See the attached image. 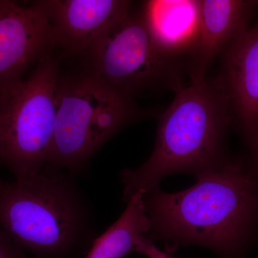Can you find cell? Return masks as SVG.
<instances>
[{"mask_svg": "<svg viewBox=\"0 0 258 258\" xmlns=\"http://www.w3.org/2000/svg\"><path fill=\"white\" fill-rule=\"evenodd\" d=\"M176 193L159 188L142 193L152 223L149 240L171 252L197 244L220 258H242L258 232V176L248 163L227 159Z\"/></svg>", "mask_w": 258, "mask_h": 258, "instance_id": "obj_1", "label": "cell"}, {"mask_svg": "<svg viewBox=\"0 0 258 258\" xmlns=\"http://www.w3.org/2000/svg\"><path fill=\"white\" fill-rule=\"evenodd\" d=\"M257 4L246 0H201L200 36L189 62L191 82L206 79L214 58L249 28Z\"/></svg>", "mask_w": 258, "mask_h": 258, "instance_id": "obj_10", "label": "cell"}, {"mask_svg": "<svg viewBox=\"0 0 258 258\" xmlns=\"http://www.w3.org/2000/svg\"><path fill=\"white\" fill-rule=\"evenodd\" d=\"M88 74L114 92L134 100L147 93L185 87L189 60L168 55L153 42L140 12L115 23L88 51Z\"/></svg>", "mask_w": 258, "mask_h": 258, "instance_id": "obj_6", "label": "cell"}, {"mask_svg": "<svg viewBox=\"0 0 258 258\" xmlns=\"http://www.w3.org/2000/svg\"><path fill=\"white\" fill-rule=\"evenodd\" d=\"M55 44L72 52H88L103 34L132 11L125 0L39 1Z\"/></svg>", "mask_w": 258, "mask_h": 258, "instance_id": "obj_9", "label": "cell"}, {"mask_svg": "<svg viewBox=\"0 0 258 258\" xmlns=\"http://www.w3.org/2000/svg\"><path fill=\"white\" fill-rule=\"evenodd\" d=\"M144 114L134 100L114 92L90 74L61 81L55 96L53 141L45 166L76 178L97 151Z\"/></svg>", "mask_w": 258, "mask_h": 258, "instance_id": "obj_4", "label": "cell"}, {"mask_svg": "<svg viewBox=\"0 0 258 258\" xmlns=\"http://www.w3.org/2000/svg\"><path fill=\"white\" fill-rule=\"evenodd\" d=\"M250 155L248 159L249 167L258 176V134L248 144Z\"/></svg>", "mask_w": 258, "mask_h": 258, "instance_id": "obj_15", "label": "cell"}, {"mask_svg": "<svg viewBox=\"0 0 258 258\" xmlns=\"http://www.w3.org/2000/svg\"><path fill=\"white\" fill-rule=\"evenodd\" d=\"M232 123L229 98L219 78L181 88L160 115L150 157L137 169L120 172L123 201L158 189L161 180L170 174L198 177L221 165L227 160L225 144Z\"/></svg>", "mask_w": 258, "mask_h": 258, "instance_id": "obj_2", "label": "cell"}, {"mask_svg": "<svg viewBox=\"0 0 258 258\" xmlns=\"http://www.w3.org/2000/svg\"><path fill=\"white\" fill-rule=\"evenodd\" d=\"M220 55L218 78L229 98L232 124L249 144L258 134V20Z\"/></svg>", "mask_w": 258, "mask_h": 258, "instance_id": "obj_8", "label": "cell"}, {"mask_svg": "<svg viewBox=\"0 0 258 258\" xmlns=\"http://www.w3.org/2000/svg\"><path fill=\"white\" fill-rule=\"evenodd\" d=\"M57 62L47 55L28 76L0 89V166L25 179L45 167L55 123Z\"/></svg>", "mask_w": 258, "mask_h": 258, "instance_id": "obj_5", "label": "cell"}, {"mask_svg": "<svg viewBox=\"0 0 258 258\" xmlns=\"http://www.w3.org/2000/svg\"><path fill=\"white\" fill-rule=\"evenodd\" d=\"M0 2H1V0H0Z\"/></svg>", "mask_w": 258, "mask_h": 258, "instance_id": "obj_16", "label": "cell"}, {"mask_svg": "<svg viewBox=\"0 0 258 258\" xmlns=\"http://www.w3.org/2000/svg\"><path fill=\"white\" fill-rule=\"evenodd\" d=\"M55 45L52 28L39 1L0 2V89L26 77Z\"/></svg>", "mask_w": 258, "mask_h": 258, "instance_id": "obj_7", "label": "cell"}, {"mask_svg": "<svg viewBox=\"0 0 258 258\" xmlns=\"http://www.w3.org/2000/svg\"><path fill=\"white\" fill-rule=\"evenodd\" d=\"M119 218L96 237L85 258H123L134 252L136 244L152 227L144 208L142 192L134 195Z\"/></svg>", "mask_w": 258, "mask_h": 258, "instance_id": "obj_12", "label": "cell"}, {"mask_svg": "<svg viewBox=\"0 0 258 258\" xmlns=\"http://www.w3.org/2000/svg\"><path fill=\"white\" fill-rule=\"evenodd\" d=\"M75 179L46 166L27 179L0 177V232L34 258L87 254L98 237L96 223Z\"/></svg>", "mask_w": 258, "mask_h": 258, "instance_id": "obj_3", "label": "cell"}, {"mask_svg": "<svg viewBox=\"0 0 258 258\" xmlns=\"http://www.w3.org/2000/svg\"><path fill=\"white\" fill-rule=\"evenodd\" d=\"M0 258H30L11 240L0 232Z\"/></svg>", "mask_w": 258, "mask_h": 258, "instance_id": "obj_14", "label": "cell"}, {"mask_svg": "<svg viewBox=\"0 0 258 258\" xmlns=\"http://www.w3.org/2000/svg\"><path fill=\"white\" fill-rule=\"evenodd\" d=\"M140 13L156 46L189 62L200 36L201 0H149Z\"/></svg>", "mask_w": 258, "mask_h": 258, "instance_id": "obj_11", "label": "cell"}, {"mask_svg": "<svg viewBox=\"0 0 258 258\" xmlns=\"http://www.w3.org/2000/svg\"><path fill=\"white\" fill-rule=\"evenodd\" d=\"M134 252L143 254L148 258H174L162 252L145 235L142 236L136 244Z\"/></svg>", "mask_w": 258, "mask_h": 258, "instance_id": "obj_13", "label": "cell"}]
</instances>
